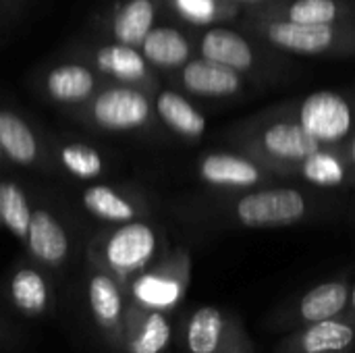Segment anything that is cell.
I'll return each mask as SVG.
<instances>
[{"label":"cell","mask_w":355,"mask_h":353,"mask_svg":"<svg viewBox=\"0 0 355 353\" xmlns=\"http://www.w3.org/2000/svg\"><path fill=\"white\" fill-rule=\"evenodd\" d=\"M329 193L293 181H277L245 191H212L206 208L214 218L243 229H279L324 212L335 202Z\"/></svg>","instance_id":"1"},{"label":"cell","mask_w":355,"mask_h":353,"mask_svg":"<svg viewBox=\"0 0 355 353\" xmlns=\"http://www.w3.org/2000/svg\"><path fill=\"white\" fill-rule=\"evenodd\" d=\"M227 144L268 166L283 179V173L322 148L295 119L279 106L266 108L227 131Z\"/></svg>","instance_id":"2"},{"label":"cell","mask_w":355,"mask_h":353,"mask_svg":"<svg viewBox=\"0 0 355 353\" xmlns=\"http://www.w3.org/2000/svg\"><path fill=\"white\" fill-rule=\"evenodd\" d=\"M198 54L227 64L252 83L277 81L291 73L289 54L268 46L243 27L214 25L196 31Z\"/></svg>","instance_id":"3"},{"label":"cell","mask_w":355,"mask_h":353,"mask_svg":"<svg viewBox=\"0 0 355 353\" xmlns=\"http://www.w3.org/2000/svg\"><path fill=\"white\" fill-rule=\"evenodd\" d=\"M237 25L289 56H355V21L304 25L258 15H241L237 19Z\"/></svg>","instance_id":"4"},{"label":"cell","mask_w":355,"mask_h":353,"mask_svg":"<svg viewBox=\"0 0 355 353\" xmlns=\"http://www.w3.org/2000/svg\"><path fill=\"white\" fill-rule=\"evenodd\" d=\"M162 246V231L146 221H129L110 225L96 235L87 246L89 264L112 273L121 283L144 273L158 256Z\"/></svg>","instance_id":"5"},{"label":"cell","mask_w":355,"mask_h":353,"mask_svg":"<svg viewBox=\"0 0 355 353\" xmlns=\"http://www.w3.org/2000/svg\"><path fill=\"white\" fill-rule=\"evenodd\" d=\"M73 114L87 127L104 133H146L158 125L150 92L112 81H106Z\"/></svg>","instance_id":"6"},{"label":"cell","mask_w":355,"mask_h":353,"mask_svg":"<svg viewBox=\"0 0 355 353\" xmlns=\"http://www.w3.org/2000/svg\"><path fill=\"white\" fill-rule=\"evenodd\" d=\"M279 108L324 148H341L355 131V94L352 92L320 89L279 104Z\"/></svg>","instance_id":"7"},{"label":"cell","mask_w":355,"mask_h":353,"mask_svg":"<svg viewBox=\"0 0 355 353\" xmlns=\"http://www.w3.org/2000/svg\"><path fill=\"white\" fill-rule=\"evenodd\" d=\"M196 177L210 191L231 193L285 181L250 154L229 150H208L196 160Z\"/></svg>","instance_id":"8"},{"label":"cell","mask_w":355,"mask_h":353,"mask_svg":"<svg viewBox=\"0 0 355 353\" xmlns=\"http://www.w3.org/2000/svg\"><path fill=\"white\" fill-rule=\"evenodd\" d=\"M73 54L89 62L106 81L141 87L150 94H154L162 85L160 75L150 67L137 46L104 37L83 44Z\"/></svg>","instance_id":"9"},{"label":"cell","mask_w":355,"mask_h":353,"mask_svg":"<svg viewBox=\"0 0 355 353\" xmlns=\"http://www.w3.org/2000/svg\"><path fill=\"white\" fill-rule=\"evenodd\" d=\"M106 83V79L83 58L71 56L48 64L35 79V89L54 106L77 112Z\"/></svg>","instance_id":"10"},{"label":"cell","mask_w":355,"mask_h":353,"mask_svg":"<svg viewBox=\"0 0 355 353\" xmlns=\"http://www.w3.org/2000/svg\"><path fill=\"white\" fill-rule=\"evenodd\" d=\"M168 83L191 98L212 102H229L243 98L254 85L235 69L200 54H196L173 77H168Z\"/></svg>","instance_id":"11"},{"label":"cell","mask_w":355,"mask_h":353,"mask_svg":"<svg viewBox=\"0 0 355 353\" xmlns=\"http://www.w3.org/2000/svg\"><path fill=\"white\" fill-rule=\"evenodd\" d=\"M0 146L8 164L35 169V171H54L52 144L21 112L2 104H0Z\"/></svg>","instance_id":"12"},{"label":"cell","mask_w":355,"mask_h":353,"mask_svg":"<svg viewBox=\"0 0 355 353\" xmlns=\"http://www.w3.org/2000/svg\"><path fill=\"white\" fill-rule=\"evenodd\" d=\"M141 54L160 77H173L198 54L196 31L179 23H158L139 44Z\"/></svg>","instance_id":"13"},{"label":"cell","mask_w":355,"mask_h":353,"mask_svg":"<svg viewBox=\"0 0 355 353\" xmlns=\"http://www.w3.org/2000/svg\"><path fill=\"white\" fill-rule=\"evenodd\" d=\"M164 19V0H114L100 17L102 37L137 46Z\"/></svg>","instance_id":"14"},{"label":"cell","mask_w":355,"mask_h":353,"mask_svg":"<svg viewBox=\"0 0 355 353\" xmlns=\"http://www.w3.org/2000/svg\"><path fill=\"white\" fill-rule=\"evenodd\" d=\"M79 204L89 216L106 225H121L150 214V202L141 191L110 183H92L81 191Z\"/></svg>","instance_id":"15"},{"label":"cell","mask_w":355,"mask_h":353,"mask_svg":"<svg viewBox=\"0 0 355 353\" xmlns=\"http://www.w3.org/2000/svg\"><path fill=\"white\" fill-rule=\"evenodd\" d=\"M283 179L322 191L355 189V173L341 148H318L302 162L289 166L283 173Z\"/></svg>","instance_id":"16"},{"label":"cell","mask_w":355,"mask_h":353,"mask_svg":"<svg viewBox=\"0 0 355 353\" xmlns=\"http://www.w3.org/2000/svg\"><path fill=\"white\" fill-rule=\"evenodd\" d=\"M152 100H154L158 125H162L175 137L187 144H196L206 135L208 119L196 106L191 96L183 94L181 89L168 83V85H160L152 94Z\"/></svg>","instance_id":"17"},{"label":"cell","mask_w":355,"mask_h":353,"mask_svg":"<svg viewBox=\"0 0 355 353\" xmlns=\"http://www.w3.org/2000/svg\"><path fill=\"white\" fill-rule=\"evenodd\" d=\"M23 243L33 262L44 268L58 270L69 262L71 235L62 221L46 206H33L29 231Z\"/></svg>","instance_id":"18"},{"label":"cell","mask_w":355,"mask_h":353,"mask_svg":"<svg viewBox=\"0 0 355 353\" xmlns=\"http://www.w3.org/2000/svg\"><path fill=\"white\" fill-rule=\"evenodd\" d=\"M87 304L96 325L104 331V335L116 341L123 333V287L112 273L96 264H92L87 279Z\"/></svg>","instance_id":"19"},{"label":"cell","mask_w":355,"mask_h":353,"mask_svg":"<svg viewBox=\"0 0 355 353\" xmlns=\"http://www.w3.org/2000/svg\"><path fill=\"white\" fill-rule=\"evenodd\" d=\"M187 275V256L177 252L156 268L144 270L133 279V295L150 308L171 306L179 295Z\"/></svg>","instance_id":"20"},{"label":"cell","mask_w":355,"mask_h":353,"mask_svg":"<svg viewBox=\"0 0 355 353\" xmlns=\"http://www.w3.org/2000/svg\"><path fill=\"white\" fill-rule=\"evenodd\" d=\"M289 23H352L355 21V0H279L262 10L243 12Z\"/></svg>","instance_id":"21"},{"label":"cell","mask_w":355,"mask_h":353,"mask_svg":"<svg viewBox=\"0 0 355 353\" xmlns=\"http://www.w3.org/2000/svg\"><path fill=\"white\" fill-rule=\"evenodd\" d=\"M241 8L233 0H164V19L193 31L237 23Z\"/></svg>","instance_id":"22"},{"label":"cell","mask_w":355,"mask_h":353,"mask_svg":"<svg viewBox=\"0 0 355 353\" xmlns=\"http://www.w3.org/2000/svg\"><path fill=\"white\" fill-rule=\"evenodd\" d=\"M52 160L54 169L77 181H96L108 171V160L100 148L75 139L52 141Z\"/></svg>","instance_id":"23"},{"label":"cell","mask_w":355,"mask_h":353,"mask_svg":"<svg viewBox=\"0 0 355 353\" xmlns=\"http://www.w3.org/2000/svg\"><path fill=\"white\" fill-rule=\"evenodd\" d=\"M8 291H10V300L15 308L25 316L44 314L52 300L50 281L44 273V266H40L37 262L21 264L12 273Z\"/></svg>","instance_id":"24"},{"label":"cell","mask_w":355,"mask_h":353,"mask_svg":"<svg viewBox=\"0 0 355 353\" xmlns=\"http://www.w3.org/2000/svg\"><path fill=\"white\" fill-rule=\"evenodd\" d=\"M33 204L27 189L12 179H0V227L19 241H25Z\"/></svg>","instance_id":"25"},{"label":"cell","mask_w":355,"mask_h":353,"mask_svg":"<svg viewBox=\"0 0 355 353\" xmlns=\"http://www.w3.org/2000/svg\"><path fill=\"white\" fill-rule=\"evenodd\" d=\"M347 298H349V291H347L345 283H341V281L322 283L304 295V300L300 304L302 318L308 322L331 320L343 312Z\"/></svg>","instance_id":"26"},{"label":"cell","mask_w":355,"mask_h":353,"mask_svg":"<svg viewBox=\"0 0 355 353\" xmlns=\"http://www.w3.org/2000/svg\"><path fill=\"white\" fill-rule=\"evenodd\" d=\"M223 314L212 306L200 308L187 325V350L189 353H216L223 343Z\"/></svg>","instance_id":"27"},{"label":"cell","mask_w":355,"mask_h":353,"mask_svg":"<svg viewBox=\"0 0 355 353\" xmlns=\"http://www.w3.org/2000/svg\"><path fill=\"white\" fill-rule=\"evenodd\" d=\"M354 329L337 320L314 322L302 337L304 353H339L354 343Z\"/></svg>","instance_id":"28"},{"label":"cell","mask_w":355,"mask_h":353,"mask_svg":"<svg viewBox=\"0 0 355 353\" xmlns=\"http://www.w3.org/2000/svg\"><path fill=\"white\" fill-rule=\"evenodd\" d=\"M171 341V327L162 312H150L146 314V320L141 329L135 333V337L129 341L131 353H160Z\"/></svg>","instance_id":"29"},{"label":"cell","mask_w":355,"mask_h":353,"mask_svg":"<svg viewBox=\"0 0 355 353\" xmlns=\"http://www.w3.org/2000/svg\"><path fill=\"white\" fill-rule=\"evenodd\" d=\"M239 8H241V15L243 12H256V10H262L279 0H233Z\"/></svg>","instance_id":"30"},{"label":"cell","mask_w":355,"mask_h":353,"mask_svg":"<svg viewBox=\"0 0 355 353\" xmlns=\"http://www.w3.org/2000/svg\"><path fill=\"white\" fill-rule=\"evenodd\" d=\"M341 152H343V156H345V160H347V164L354 169L355 173V131L345 139V144L341 146Z\"/></svg>","instance_id":"31"},{"label":"cell","mask_w":355,"mask_h":353,"mask_svg":"<svg viewBox=\"0 0 355 353\" xmlns=\"http://www.w3.org/2000/svg\"><path fill=\"white\" fill-rule=\"evenodd\" d=\"M21 0H0V8H10V6H15V4H19Z\"/></svg>","instance_id":"32"},{"label":"cell","mask_w":355,"mask_h":353,"mask_svg":"<svg viewBox=\"0 0 355 353\" xmlns=\"http://www.w3.org/2000/svg\"><path fill=\"white\" fill-rule=\"evenodd\" d=\"M8 160H6V156H4V152H2V146H0V166H4Z\"/></svg>","instance_id":"33"},{"label":"cell","mask_w":355,"mask_h":353,"mask_svg":"<svg viewBox=\"0 0 355 353\" xmlns=\"http://www.w3.org/2000/svg\"><path fill=\"white\" fill-rule=\"evenodd\" d=\"M352 304H354V308H355V289L352 291Z\"/></svg>","instance_id":"34"},{"label":"cell","mask_w":355,"mask_h":353,"mask_svg":"<svg viewBox=\"0 0 355 353\" xmlns=\"http://www.w3.org/2000/svg\"><path fill=\"white\" fill-rule=\"evenodd\" d=\"M0 337H2V325H0Z\"/></svg>","instance_id":"35"}]
</instances>
